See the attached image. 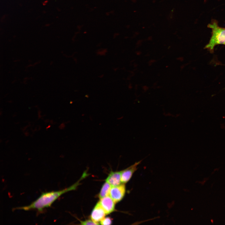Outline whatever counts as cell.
Returning <instances> with one entry per match:
<instances>
[{
	"label": "cell",
	"mask_w": 225,
	"mask_h": 225,
	"mask_svg": "<svg viewBox=\"0 0 225 225\" xmlns=\"http://www.w3.org/2000/svg\"><path fill=\"white\" fill-rule=\"evenodd\" d=\"M224 45H225V43L224 44Z\"/></svg>",
	"instance_id": "cell-11"
},
{
	"label": "cell",
	"mask_w": 225,
	"mask_h": 225,
	"mask_svg": "<svg viewBox=\"0 0 225 225\" xmlns=\"http://www.w3.org/2000/svg\"><path fill=\"white\" fill-rule=\"evenodd\" d=\"M208 27L212 29V35L205 48L212 52L215 46L225 43V28L219 27L215 20H212Z\"/></svg>",
	"instance_id": "cell-2"
},
{
	"label": "cell",
	"mask_w": 225,
	"mask_h": 225,
	"mask_svg": "<svg viewBox=\"0 0 225 225\" xmlns=\"http://www.w3.org/2000/svg\"><path fill=\"white\" fill-rule=\"evenodd\" d=\"M107 215L104 210L98 202L92 209L90 215L92 220L98 223L102 219Z\"/></svg>",
	"instance_id": "cell-6"
},
{
	"label": "cell",
	"mask_w": 225,
	"mask_h": 225,
	"mask_svg": "<svg viewBox=\"0 0 225 225\" xmlns=\"http://www.w3.org/2000/svg\"><path fill=\"white\" fill-rule=\"evenodd\" d=\"M142 160L136 162L133 164L122 171L121 180L123 183L128 182L131 178L134 172L137 169V166Z\"/></svg>",
	"instance_id": "cell-4"
},
{
	"label": "cell",
	"mask_w": 225,
	"mask_h": 225,
	"mask_svg": "<svg viewBox=\"0 0 225 225\" xmlns=\"http://www.w3.org/2000/svg\"><path fill=\"white\" fill-rule=\"evenodd\" d=\"M126 186L124 183L115 186H112L109 196L116 203L121 201L126 193Z\"/></svg>",
	"instance_id": "cell-3"
},
{
	"label": "cell",
	"mask_w": 225,
	"mask_h": 225,
	"mask_svg": "<svg viewBox=\"0 0 225 225\" xmlns=\"http://www.w3.org/2000/svg\"><path fill=\"white\" fill-rule=\"evenodd\" d=\"M111 187L112 186L108 183L106 182L103 184L98 195V197L100 199L105 197L109 196Z\"/></svg>",
	"instance_id": "cell-8"
},
{
	"label": "cell",
	"mask_w": 225,
	"mask_h": 225,
	"mask_svg": "<svg viewBox=\"0 0 225 225\" xmlns=\"http://www.w3.org/2000/svg\"><path fill=\"white\" fill-rule=\"evenodd\" d=\"M80 224L81 225H98L99 223L94 222L92 220H87L85 221L80 220Z\"/></svg>",
	"instance_id": "cell-10"
},
{
	"label": "cell",
	"mask_w": 225,
	"mask_h": 225,
	"mask_svg": "<svg viewBox=\"0 0 225 225\" xmlns=\"http://www.w3.org/2000/svg\"><path fill=\"white\" fill-rule=\"evenodd\" d=\"M99 202L107 215L109 214L115 210V203L109 196L100 199Z\"/></svg>",
	"instance_id": "cell-5"
},
{
	"label": "cell",
	"mask_w": 225,
	"mask_h": 225,
	"mask_svg": "<svg viewBox=\"0 0 225 225\" xmlns=\"http://www.w3.org/2000/svg\"><path fill=\"white\" fill-rule=\"evenodd\" d=\"M122 171H111L105 179V182L108 183L112 186L118 185L121 184Z\"/></svg>",
	"instance_id": "cell-7"
},
{
	"label": "cell",
	"mask_w": 225,
	"mask_h": 225,
	"mask_svg": "<svg viewBox=\"0 0 225 225\" xmlns=\"http://www.w3.org/2000/svg\"><path fill=\"white\" fill-rule=\"evenodd\" d=\"M88 176L86 172L83 174L80 178L70 187L62 190L42 193L41 195L30 204L13 208V210H21L28 211L35 209L38 212H42L46 208L51 206L52 203L62 194L70 191L74 190L80 184V182Z\"/></svg>",
	"instance_id": "cell-1"
},
{
	"label": "cell",
	"mask_w": 225,
	"mask_h": 225,
	"mask_svg": "<svg viewBox=\"0 0 225 225\" xmlns=\"http://www.w3.org/2000/svg\"><path fill=\"white\" fill-rule=\"evenodd\" d=\"M112 223V219L109 217L104 218L100 222L101 225H111Z\"/></svg>",
	"instance_id": "cell-9"
}]
</instances>
